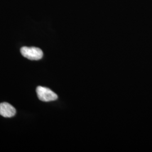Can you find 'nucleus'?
<instances>
[{
  "instance_id": "obj_1",
  "label": "nucleus",
  "mask_w": 152,
  "mask_h": 152,
  "mask_svg": "<svg viewBox=\"0 0 152 152\" xmlns=\"http://www.w3.org/2000/svg\"><path fill=\"white\" fill-rule=\"evenodd\" d=\"M22 55L28 59L31 60H38L43 57L42 51L36 47H23L20 49Z\"/></svg>"
},
{
  "instance_id": "obj_2",
  "label": "nucleus",
  "mask_w": 152,
  "mask_h": 152,
  "mask_svg": "<svg viewBox=\"0 0 152 152\" xmlns=\"http://www.w3.org/2000/svg\"><path fill=\"white\" fill-rule=\"evenodd\" d=\"M36 92L38 99L42 102H49L54 101L58 99V95L47 87L38 86L36 88Z\"/></svg>"
},
{
  "instance_id": "obj_3",
  "label": "nucleus",
  "mask_w": 152,
  "mask_h": 152,
  "mask_svg": "<svg viewBox=\"0 0 152 152\" xmlns=\"http://www.w3.org/2000/svg\"><path fill=\"white\" fill-rule=\"evenodd\" d=\"M16 114V110L14 107L7 103L0 104V115L6 118H11Z\"/></svg>"
}]
</instances>
